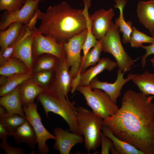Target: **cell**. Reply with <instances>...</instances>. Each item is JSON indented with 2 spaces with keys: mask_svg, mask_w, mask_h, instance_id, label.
<instances>
[{
  "mask_svg": "<svg viewBox=\"0 0 154 154\" xmlns=\"http://www.w3.org/2000/svg\"><path fill=\"white\" fill-rule=\"evenodd\" d=\"M150 61L152 64L153 67L154 68V57L151 59L150 60Z\"/></svg>",
  "mask_w": 154,
  "mask_h": 154,
  "instance_id": "b9f144b4",
  "label": "cell"
},
{
  "mask_svg": "<svg viewBox=\"0 0 154 154\" xmlns=\"http://www.w3.org/2000/svg\"><path fill=\"white\" fill-rule=\"evenodd\" d=\"M0 147L5 152V154H24V153L21 148L11 147L6 142H1Z\"/></svg>",
  "mask_w": 154,
  "mask_h": 154,
  "instance_id": "d590c367",
  "label": "cell"
},
{
  "mask_svg": "<svg viewBox=\"0 0 154 154\" xmlns=\"http://www.w3.org/2000/svg\"><path fill=\"white\" fill-rule=\"evenodd\" d=\"M100 143L101 145V154H109L111 150L114 148L113 143L102 133L100 135Z\"/></svg>",
  "mask_w": 154,
  "mask_h": 154,
  "instance_id": "e575fe53",
  "label": "cell"
},
{
  "mask_svg": "<svg viewBox=\"0 0 154 154\" xmlns=\"http://www.w3.org/2000/svg\"><path fill=\"white\" fill-rule=\"evenodd\" d=\"M33 30L28 27L27 25H24L17 39L13 43L7 47L2 54L3 56L6 58L10 57L14 49L22 42Z\"/></svg>",
  "mask_w": 154,
  "mask_h": 154,
  "instance_id": "d6a6232c",
  "label": "cell"
},
{
  "mask_svg": "<svg viewBox=\"0 0 154 154\" xmlns=\"http://www.w3.org/2000/svg\"><path fill=\"white\" fill-rule=\"evenodd\" d=\"M119 27L113 22L102 39V51L115 58L119 69L124 73L131 70L138 58L133 59L126 52L121 40Z\"/></svg>",
  "mask_w": 154,
  "mask_h": 154,
  "instance_id": "5b68a950",
  "label": "cell"
},
{
  "mask_svg": "<svg viewBox=\"0 0 154 154\" xmlns=\"http://www.w3.org/2000/svg\"><path fill=\"white\" fill-rule=\"evenodd\" d=\"M12 136L17 144L26 143L32 149H33L37 143L35 133L32 125L27 120L17 128Z\"/></svg>",
  "mask_w": 154,
  "mask_h": 154,
  "instance_id": "d6986e66",
  "label": "cell"
},
{
  "mask_svg": "<svg viewBox=\"0 0 154 154\" xmlns=\"http://www.w3.org/2000/svg\"><path fill=\"white\" fill-rule=\"evenodd\" d=\"M30 72L26 65L20 59L15 57L7 58L5 63L0 67V74L7 76L26 73Z\"/></svg>",
  "mask_w": 154,
  "mask_h": 154,
  "instance_id": "484cf974",
  "label": "cell"
},
{
  "mask_svg": "<svg viewBox=\"0 0 154 154\" xmlns=\"http://www.w3.org/2000/svg\"><path fill=\"white\" fill-rule=\"evenodd\" d=\"M53 131L56 137L53 148L60 154H69L74 146L84 141L83 135L80 133L70 132L59 127L54 128Z\"/></svg>",
  "mask_w": 154,
  "mask_h": 154,
  "instance_id": "4fadbf2b",
  "label": "cell"
},
{
  "mask_svg": "<svg viewBox=\"0 0 154 154\" xmlns=\"http://www.w3.org/2000/svg\"><path fill=\"white\" fill-rule=\"evenodd\" d=\"M102 39L103 38L98 39L95 45L90 51L85 56H81L80 74L84 72L87 68L90 66L95 65L100 59V54L102 51Z\"/></svg>",
  "mask_w": 154,
  "mask_h": 154,
  "instance_id": "83f0119b",
  "label": "cell"
},
{
  "mask_svg": "<svg viewBox=\"0 0 154 154\" xmlns=\"http://www.w3.org/2000/svg\"><path fill=\"white\" fill-rule=\"evenodd\" d=\"M137 12L141 23L149 30L151 34L154 33V0L140 1Z\"/></svg>",
  "mask_w": 154,
  "mask_h": 154,
  "instance_id": "ac0fdd59",
  "label": "cell"
},
{
  "mask_svg": "<svg viewBox=\"0 0 154 154\" xmlns=\"http://www.w3.org/2000/svg\"><path fill=\"white\" fill-rule=\"evenodd\" d=\"M82 11L72 8L64 1L50 6L38 16L41 23L37 29L44 35L63 44L86 29V21Z\"/></svg>",
  "mask_w": 154,
  "mask_h": 154,
  "instance_id": "7a4b0ae2",
  "label": "cell"
},
{
  "mask_svg": "<svg viewBox=\"0 0 154 154\" xmlns=\"http://www.w3.org/2000/svg\"><path fill=\"white\" fill-rule=\"evenodd\" d=\"M34 40L33 30L13 50L10 57L17 58L23 61L31 72L34 59L32 47Z\"/></svg>",
  "mask_w": 154,
  "mask_h": 154,
  "instance_id": "2e32d148",
  "label": "cell"
},
{
  "mask_svg": "<svg viewBox=\"0 0 154 154\" xmlns=\"http://www.w3.org/2000/svg\"><path fill=\"white\" fill-rule=\"evenodd\" d=\"M93 90H92L88 85H78L76 88V90L83 95L86 104L91 108L92 111L98 117L103 120L115 114L119 108L108 94L100 89Z\"/></svg>",
  "mask_w": 154,
  "mask_h": 154,
  "instance_id": "8992f818",
  "label": "cell"
},
{
  "mask_svg": "<svg viewBox=\"0 0 154 154\" xmlns=\"http://www.w3.org/2000/svg\"><path fill=\"white\" fill-rule=\"evenodd\" d=\"M84 4V8L82 13L86 21L87 34L86 39L83 45L82 50H83V56H85L89 51L90 48L94 47L98 40L93 35L92 29L91 20L88 13L89 8L91 5V0H82Z\"/></svg>",
  "mask_w": 154,
  "mask_h": 154,
  "instance_id": "4316f807",
  "label": "cell"
},
{
  "mask_svg": "<svg viewBox=\"0 0 154 154\" xmlns=\"http://www.w3.org/2000/svg\"><path fill=\"white\" fill-rule=\"evenodd\" d=\"M79 133L83 135L88 153L100 145V135L103 119L92 111L82 106L76 107Z\"/></svg>",
  "mask_w": 154,
  "mask_h": 154,
  "instance_id": "277c9868",
  "label": "cell"
},
{
  "mask_svg": "<svg viewBox=\"0 0 154 154\" xmlns=\"http://www.w3.org/2000/svg\"><path fill=\"white\" fill-rule=\"evenodd\" d=\"M23 25V24L21 22H13L6 30L0 31V53L3 54L7 47L16 40Z\"/></svg>",
  "mask_w": 154,
  "mask_h": 154,
  "instance_id": "7402d4cb",
  "label": "cell"
},
{
  "mask_svg": "<svg viewBox=\"0 0 154 154\" xmlns=\"http://www.w3.org/2000/svg\"><path fill=\"white\" fill-rule=\"evenodd\" d=\"M66 60L59 59L55 69L54 79L49 89L69 100L68 92L72 88L74 78L68 71Z\"/></svg>",
  "mask_w": 154,
  "mask_h": 154,
  "instance_id": "7c38bea8",
  "label": "cell"
},
{
  "mask_svg": "<svg viewBox=\"0 0 154 154\" xmlns=\"http://www.w3.org/2000/svg\"><path fill=\"white\" fill-rule=\"evenodd\" d=\"M116 62L113 61L108 58L100 59L98 64L92 67L84 72L80 74L74 78L72 83L71 92L73 93L78 85H89L92 79L98 74L106 70L112 71L117 66Z\"/></svg>",
  "mask_w": 154,
  "mask_h": 154,
  "instance_id": "5bb4252c",
  "label": "cell"
},
{
  "mask_svg": "<svg viewBox=\"0 0 154 154\" xmlns=\"http://www.w3.org/2000/svg\"><path fill=\"white\" fill-rule=\"evenodd\" d=\"M58 58L49 54H41L34 59L31 72L34 74L42 70L54 71Z\"/></svg>",
  "mask_w": 154,
  "mask_h": 154,
  "instance_id": "cb8c5ba5",
  "label": "cell"
},
{
  "mask_svg": "<svg viewBox=\"0 0 154 154\" xmlns=\"http://www.w3.org/2000/svg\"><path fill=\"white\" fill-rule=\"evenodd\" d=\"M37 99L41 103L47 117L49 112L59 115L68 124L69 131L80 133L74 101L71 102L65 96L57 94L50 89L44 90L37 96Z\"/></svg>",
  "mask_w": 154,
  "mask_h": 154,
  "instance_id": "3957f363",
  "label": "cell"
},
{
  "mask_svg": "<svg viewBox=\"0 0 154 154\" xmlns=\"http://www.w3.org/2000/svg\"><path fill=\"white\" fill-rule=\"evenodd\" d=\"M8 76L1 75L0 77V87L6 84L8 81Z\"/></svg>",
  "mask_w": 154,
  "mask_h": 154,
  "instance_id": "f35d334b",
  "label": "cell"
},
{
  "mask_svg": "<svg viewBox=\"0 0 154 154\" xmlns=\"http://www.w3.org/2000/svg\"><path fill=\"white\" fill-rule=\"evenodd\" d=\"M114 15L112 8L108 10L102 8L89 15L91 20L92 33L96 39L104 37L112 24V19Z\"/></svg>",
  "mask_w": 154,
  "mask_h": 154,
  "instance_id": "9a60e30c",
  "label": "cell"
},
{
  "mask_svg": "<svg viewBox=\"0 0 154 154\" xmlns=\"http://www.w3.org/2000/svg\"><path fill=\"white\" fill-rule=\"evenodd\" d=\"M33 74L32 72H29L9 76L7 83L0 87V96L2 97L8 94L23 82L31 78Z\"/></svg>",
  "mask_w": 154,
  "mask_h": 154,
  "instance_id": "f1b7e54d",
  "label": "cell"
},
{
  "mask_svg": "<svg viewBox=\"0 0 154 154\" xmlns=\"http://www.w3.org/2000/svg\"><path fill=\"white\" fill-rule=\"evenodd\" d=\"M154 96L129 90L116 113L103 120L119 139L144 154H154Z\"/></svg>",
  "mask_w": 154,
  "mask_h": 154,
  "instance_id": "6da1fadb",
  "label": "cell"
},
{
  "mask_svg": "<svg viewBox=\"0 0 154 154\" xmlns=\"http://www.w3.org/2000/svg\"><path fill=\"white\" fill-rule=\"evenodd\" d=\"M7 136H10L8 130L0 123V139L2 141L7 142Z\"/></svg>",
  "mask_w": 154,
  "mask_h": 154,
  "instance_id": "74e56055",
  "label": "cell"
},
{
  "mask_svg": "<svg viewBox=\"0 0 154 154\" xmlns=\"http://www.w3.org/2000/svg\"><path fill=\"white\" fill-rule=\"evenodd\" d=\"M115 8L119 9L120 15L115 20V24L119 27V31L122 33V42L124 44L129 42L131 33L133 31L132 23L130 21L126 22L123 16V9L126 3V0H115Z\"/></svg>",
  "mask_w": 154,
  "mask_h": 154,
  "instance_id": "603a6c76",
  "label": "cell"
},
{
  "mask_svg": "<svg viewBox=\"0 0 154 154\" xmlns=\"http://www.w3.org/2000/svg\"><path fill=\"white\" fill-rule=\"evenodd\" d=\"M124 74L121 70L118 69L117 78L114 83L101 82L95 77L91 81L88 86L92 89L98 88L104 91L108 94L112 101L116 104L117 98L121 94L123 87L127 82L131 80L135 75V74L129 73L126 78H124Z\"/></svg>",
  "mask_w": 154,
  "mask_h": 154,
  "instance_id": "8fae6325",
  "label": "cell"
},
{
  "mask_svg": "<svg viewBox=\"0 0 154 154\" xmlns=\"http://www.w3.org/2000/svg\"><path fill=\"white\" fill-rule=\"evenodd\" d=\"M87 34L86 29L80 33L74 35L68 41L63 44V48L66 54V62L69 71L74 78L80 74L81 63L80 52L86 39Z\"/></svg>",
  "mask_w": 154,
  "mask_h": 154,
  "instance_id": "ba28073f",
  "label": "cell"
},
{
  "mask_svg": "<svg viewBox=\"0 0 154 154\" xmlns=\"http://www.w3.org/2000/svg\"><path fill=\"white\" fill-rule=\"evenodd\" d=\"M131 80L140 92L147 95L154 96V74L146 71L142 74H135Z\"/></svg>",
  "mask_w": 154,
  "mask_h": 154,
  "instance_id": "d4e9b609",
  "label": "cell"
},
{
  "mask_svg": "<svg viewBox=\"0 0 154 154\" xmlns=\"http://www.w3.org/2000/svg\"><path fill=\"white\" fill-rule=\"evenodd\" d=\"M33 34L32 53L34 60L44 53L51 54L59 59L66 60V55L63 44L58 43L54 39L44 35L35 27L33 30Z\"/></svg>",
  "mask_w": 154,
  "mask_h": 154,
  "instance_id": "30bf717a",
  "label": "cell"
},
{
  "mask_svg": "<svg viewBox=\"0 0 154 154\" xmlns=\"http://www.w3.org/2000/svg\"><path fill=\"white\" fill-rule=\"evenodd\" d=\"M22 106L34 102L35 98L44 90L35 84L31 78L23 82L18 86Z\"/></svg>",
  "mask_w": 154,
  "mask_h": 154,
  "instance_id": "44dd1931",
  "label": "cell"
},
{
  "mask_svg": "<svg viewBox=\"0 0 154 154\" xmlns=\"http://www.w3.org/2000/svg\"><path fill=\"white\" fill-rule=\"evenodd\" d=\"M7 58L4 57L1 53L0 52V66L3 65L6 62Z\"/></svg>",
  "mask_w": 154,
  "mask_h": 154,
  "instance_id": "60d3db41",
  "label": "cell"
},
{
  "mask_svg": "<svg viewBox=\"0 0 154 154\" xmlns=\"http://www.w3.org/2000/svg\"><path fill=\"white\" fill-rule=\"evenodd\" d=\"M0 104L6 108L7 115L16 114L25 117L20 99L18 86L8 94L1 97L0 98Z\"/></svg>",
  "mask_w": 154,
  "mask_h": 154,
  "instance_id": "e0dca14e",
  "label": "cell"
},
{
  "mask_svg": "<svg viewBox=\"0 0 154 154\" xmlns=\"http://www.w3.org/2000/svg\"><path fill=\"white\" fill-rule=\"evenodd\" d=\"M101 130L102 133L112 141L113 146L118 154H144L131 145L116 137L108 126L103 125Z\"/></svg>",
  "mask_w": 154,
  "mask_h": 154,
  "instance_id": "ffe728a7",
  "label": "cell"
},
{
  "mask_svg": "<svg viewBox=\"0 0 154 154\" xmlns=\"http://www.w3.org/2000/svg\"><path fill=\"white\" fill-rule=\"evenodd\" d=\"M133 31L131 35L129 42L131 47L138 48L141 47L143 43L152 44L154 41V38L139 31L135 27H132Z\"/></svg>",
  "mask_w": 154,
  "mask_h": 154,
  "instance_id": "1f68e13d",
  "label": "cell"
},
{
  "mask_svg": "<svg viewBox=\"0 0 154 154\" xmlns=\"http://www.w3.org/2000/svg\"><path fill=\"white\" fill-rule=\"evenodd\" d=\"M7 112L6 108L3 106H0V116H3L7 114Z\"/></svg>",
  "mask_w": 154,
  "mask_h": 154,
  "instance_id": "ab89813d",
  "label": "cell"
},
{
  "mask_svg": "<svg viewBox=\"0 0 154 154\" xmlns=\"http://www.w3.org/2000/svg\"><path fill=\"white\" fill-rule=\"evenodd\" d=\"M38 101L23 105L26 119L32 125L35 133L37 141L38 152L46 154L49 151L46 142L50 139L55 140L56 137L48 132L43 125L39 114L37 111Z\"/></svg>",
  "mask_w": 154,
  "mask_h": 154,
  "instance_id": "52a82bcc",
  "label": "cell"
},
{
  "mask_svg": "<svg viewBox=\"0 0 154 154\" xmlns=\"http://www.w3.org/2000/svg\"><path fill=\"white\" fill-rule=\"evenodd\" d=\"M26 120L25 117L16 114L11 115L7 114L4 116H0V123L8 130L10 136H12L17 128L23 123Z\"/></svg>",
  "mask_w": 154,
  "mask_h": 154,
  "instance_id": "4dcf8cb0",
  "label": "cell"
},
{
  "mask_svg": "<svg viewBox=\"0 0 154 154\" xmlns=\"http://www.w3.org/2000/svg\"><path fill=\"white\" fill-rule=\"evenodd\" d=\"M151 35L152 37L154 38V33ZM141 47L145 49L146 51L145 53L141 57V66L142 68H143L146 66L147 57L151 54H154V41L150 45L145 46L143 45Z\"/></svg>",
  "mask_w": 154,
  "mask_h": 154,
  "instance_id": "8d00e7d4",
  "label": "cell"
},
{
  "mask_svg": "<svg viewBox=\"0 0 154 154\" xmlns=\"http://www.w3.org/2000/svg\"><path fill=\"white\" fill-rule=\"evenodd\" d=\"M26 0H0V11L12 12L21 9Z\"/></svg>",
  "mask_w": 154,
  "mask_h": 154,
  "instance_id": "836d02e7",
  "label": "cell"
},
{
  "mask_svg": "<svg viewBox=\"0 0 154 154\" xmlns=\"http://www.w3.org/2000/svg\"><path fill=\"white\" fill-rule=\"evenodd\" d=\"M54 71L42 70L33 74L31 78L35 84L44 90L49 89L54 78Z\"/></svg>",
  "mask_w": 154,
  "mask_h": 154,
  "instance_id": "f546056e",
  "label": "cell"
},
{
  "mask_svg": "<svg viewBox=\"0 0 154 154\" xmlns=\"http://www.w3.org/2000/svg\"><path fill=\"white\" fill-rule=\"evenodd\" d=\"M43 0H26L20 9L12 12L4 11L0 15V31L5 30L12 23L19 22L27 25L38 9V4Z\"/></svg>",
  "mask_w": 154,
  "mask_h": 154,
  "instance_id": "9c48e42d",
  "label": "cell"
}]
</instances>
